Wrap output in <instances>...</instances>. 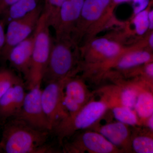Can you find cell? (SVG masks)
Instances as JSON below:
<instances>
[{"label": "cell", "mask_w": 153, "mask_h": 153, "mask_svg": "<svg viewBox=\"0 0 153 153\" xmlns=\"http://www.w3.org/2000/svg\"><path fill=\"white\" fill-rule=\"evenodd\" d=\"M144 44L141 41L130 47H126L108 71L114 70L112 72H123L153 62V51L148 49Z\"/></svg>", "instance_id": "7c38bea8"}, {"label": "cell", "mask_w": 153, "mask_h": 153, "mask_svg": "<svg viewBox=\"0 0 153 153\" xmlns=\"http://www.w3.org/2000/svg\"><path fill=\"white\" fill-rule=\"evenodd\" d=\"M131 1L132 0H111L109 7L107 11V13L110 16H112L114 13V11L117 6L119 5L120 4L130 1Z\"/></svg>", "instance_id": "484cf974"}, {"label": "cell", "mask_w": 153, "mask_h": 153, "mask_svg": "<svg viewBox=\"0 0 153 153\" xmlns=\"http://www.w3.org/2000/svg\"><path fill=\"white\" fill-rule=\"evenodd\" d=\"M25 83L11 87L0 97V120L15 117L22 109L26 93Z\"/></svg>", "instance_id": "2e32d148"}, {"label": "cell", "mask_w": 153, "mask_h": 153, "mask_svg": "<svg viewBox=\"0 0 153 153\" xmlns=\"http://www.w3.org/2000/svg\"><path fill=\"white\" fill-rule=\"evenodd\" d=\"M75 75L67 78L63 89V103L68 115L78 111L93 98L85 79Z\"/></svg>", "instance_id": "8fae6325"}, {"label": "cell", "mask_w": 153, "mask_h": 153, "mask_svg": "<svg viewBox=\"0 0 153 153\" xmlns=\"http://www.w3.org/2000/svg\"><path fill=\"white\" fill-rule=\"evenodd\" d=\"M111 0H84L80 16L71 39L79 46L94 37L100 30Z\"/></svg>", "instance_id": "8992f818"}, {"label": "cell", "mask_w": 153, "mask_h": 153, "mask_svg": "<svg viewBox=\"0 0 153 153\" xmlns=\"http://www.w3.org/2000/svg\"><path fill=\"white\" fill-rule=\"evenodd\" d=\"M70 76L48 82L41 91V104L51 131L58 123L68 115L63 103V89L66 79Z\"/></svg>", "instance_id": "9c48e42d"}, {"label": "cell", "mask_w": 153, "mask_h": 153, "mask_svg": "<svg viewBox=\"0 0 153 153\" xmlns=\"http://www.w3.org/2000/svg\"><path fill=\"white\" fill-rule=\"evenodd\" d=\"M79 46L69 39H52L49 59L43 76L46 83L76 75L79 71Z\"/></svg>", "instance_id": "3957f363"}, {"label": "cell", "mask_w": 153, "mask_h": 153, "mask_svg": "<svg viewBox=\"0 0 153 153\" xmlns=\"http://www.w3.org/2000/svg\"><path fill=\"white\" fill-rule=\"evenodd\" d=\"M151 0H132L134 16L147 7Z\"/></svg>", "instance_id": "cb8c5ba5"}, {"label": "cell", "mask_w": 153, "mask_h": 153, "mask_svg": "<svg viewBox=\"0 0 153 153\" xmlns=\"http://www.w3.org/2000/svg\"><path fill=\"white\" fill-rule=\"evenodd\" d=\"M114 117L117 121L131 127L142 126L140 121L134 109L123 105L111 107Z\"/></svg>", "instance_id": "ffe728a7"}, {"label": "cell", "mask_w": 153, "mask_h": 153, "mask_svg": "<svg viewBox=\"0 0 153 153\" xmlns=\"http://www.w3.org/2000/svg\"><path fill=\"white\" fill-rule=\"evenodd\" d=\"M131 137V152L153 153V132L141 126L132 127Z\"/></svg>", "instance_id": "e0dca14e"}, {"label": "cell", "mask_w": 153, "mask_h": 153, "mask_svg": "<svg viewBox=\"0 0 153 153\" xmlns=\"http://www.w3.org/2000/svg\"><path fill=\"white\" fill-rule=\"evenodd\" d=\"M143 125L151 131L153 132V114L143 121L142 126Z\"/></svg>", "instance_id": "83f0119b"}, {"label": "cell", "mask_w": 153, "mask_h": 153, "mask_svg": "<svg viewBox=\"0 0 153 153\" xmlns=\"http://www.w3.org/2000/svg\"><path fill=\"white\" fill-rule=\"evenodd\" d=\"M63 145V152L68 153H120L101 134L91 129L77 132Z\"/></svg>", "instance_id": "52a82bcc"}, {"label": "cell", "mask_w": 153, "mask_h": 153, "mask_svg": "<svg viewBox=\"0 0 153 153\" xmlns=\"http://www.w3.org/2000/svg\"><path fill=\"white\" fill-rule=\"evenodd\" d=\"M24 83L13 71L8 68H0V97L14 85Z\"/></svg>", "instance_id": "603a6c76"}, {"label": "cell", "mask_w": 153, "mask_h": 153, "mask_svg": "<svg viewBox=\"0 0 153 153\" xmlns=\"http://www.w3.org/2000/svg\"><path fill=\"white\" fill-rule=\"evenodd\" d=\"M50 26L42 13L34 31L35 41L29 76L27 82L29 90L41 85L51 49L52 39Z\"/></svg>", "instance_id": "5b68a950"}, {"label": "cell", "mask_w": 153, "mask_h": 153, "mask_svg": "<svg viewBox=\"0 0 153 153\" xmlns=\"http://www.w3.org/2000/svg\"><path fill=\"white\" fill-rule=\"evenodd\" d=\"M148 19L149 22V32L153 31V10L151 8L148 13Z\"/></svg>", "instance_id": "f1b7e54d"}, {"label": "cell", "mask_w": 153, "mask_h": 153, "mask_svg": "<svg viewBox=\"0 0 153 153\" xmlns=\"http://www.w3.org/2000/svg\"><path fill=\"white\" fill-rule=\"evenodd\" d=\"M39 0H19L9 6L0 17L5 25L15 19L26 16L34 10L38 5Z\"/></svg>", "instance_id": "ac0fdd59"}, {"label": "cell", "mask_w": 153, "mask_h": 153, "mask_svg": "<svg viewBox=\"0 0 153 153\" xmlns=\"http://www.w3.org/2000/svg\"><path fill=\"white\" fill-rule=\"evenodd\" d=\"M131 127L119 121L100 125V123L90 129L98 132L123 153L131 152Z\"/></svg>", "instance_id": "5bb4252c"}, {"label": "cell", "mask_w": 153, "mask_h": 153, "mask_svg": "<svg viewBox=\"0 0 153 153\" xmlns=\"http://www.w3.org/2000/svg\"><path fill=\"white\" fill-rule=\"evenodd\" d=\"M134 109L139 118L142 126L143 121L153 114L152 88L147 85L141 88Z\"/></svg>", "instance_id": "d6986e66"}, {"label": "cell", "mask_w": 153, "mask_h": 153, "mask_svg": "<svg viewBox=\"0 0 153 153\" xmlns=\"http://www.w3.org/2000/svg\"><path fill=\"white\" fill-rule=\"evenodd\" d=\"M49 131L38 129L13 118L4 126L0 146L7 153L57 152L46 144Z\"/></svg>", "instance_id": "7a4b0ae2"}, {"label": "cell", "mask_w": 153, "mask_h": 153, "mask_svg": "<svg viewBox=\"0 0 153 153\" xmlns=\"http://www.w3.org/2000/svg\"><path fill=\"white\" fill-rule=\"evenodd\" d=\"M41 85H37L26 94L22 109L15 118L41 130L51 131V127L41 102Z\"/></svg>", "instance_id": "30bf717a"}, {"label": "cell", "mask_w": 153, "mask_h": 153, "mask_svg": "<svg viewBox=\"0 0 153 153\" xmlns=\"http://www.w3.org/2000/svg\"><path fill=\"white\" fill-rule=\"evenodd\" d=\"M152 5L153 1L151 0L146 8L134 16L132 22L134 25V33L137 36H143L149 32L148 13Z\"/></svg>", "instance_id": "7402d4cb"}, {"label": "cell", "mask_w": 153, "mask_h": 153, "mask_svg": "<svg viewBox=\"0 0 153 153\" xmlns=\"http://www.w3.org/2000/svg\"><path fill=\"white\" fill-rule=\"evenodd\" d=\"M19 0H0V16L12 4Z\"/></svg>", "instance_id": "4316f807"}, {"label": "cell", "mask_w": 153, "mask_h": 153, "mask_svg": "<svg viewBox=\"0 0 153 153\" xmlns=\"http://www.w3.org/2000/svg\"><path fill=\"white\" fill-rule=\"evenodd\" d=\"M34 41V32L31 36L13 47L5 59L12 67L24 76L26 81L30 72Z\"/></svg>", "instance_id": "9a60e30c"}, {"label": "cell", "mask_w": 153, "mask_h": 153, "mask_svg": "<svg viewBox=\"0 0 153 153\" xmlns=\"http://www.w3.org/2000/svg\"><path fill=\"white\" fill-rule=\"evenodd\" d=\"M42 12L43 6L39 5L26 16L8 23L5 32V44L1 55L4 60L13 47L34 33Z\"/></svg>", "instance_id": "ba28073f"}, {"label": "cell", "mask_w": 153, "mask_h": 153, "mask_svg": "<svg viewBox=\"0 0 153 153\" xmlns=\"http://www.w3.org/2000/svg\"><path fill=\"white\" fill-rule=\"evenodd\" d=\"M110 108L109 105L103 98H92L76 112L69 114L55 126L52 130L59 142L68 138L77 132L90 129L99 123Z\"/></svg>", "instance_id": "277c9868"}, {"label": "cell", "mask_w": 153, "mask_h": 153, "mask_svg": "<svg viewBox=\"0 0 153 153\" xmlns=\"http://www.w3.org/2000/svg\"><path fill=\"white\" fill-rule=\"evenodd\" d=\"M66 0H44L43 13L50 27L55 28L60 9Z\"/></svg>", "instance_id": "44dd1931"}, {"label": "cell", "mask_w": 153, "mask_h": 153, "mask_svg": "<svg viewBox=\"0 0 153 153\" xmlns=\"http://www.w3.org/2000/svg\"><path fill=\"white\" fill-rule=\"evenodd\" d=\"M84 0H66L60 9L54 30L55 39H68L77 24Z\"/></svg>", "instance_id": "4fadbf2b"}, {"label": "cell", "mask_w": 153, "mask_h": 153, "mask_svg": "<svg viewBox=\"0 0 153 153\" xmlns=\"http://www.w3.org/2000/svg\"><path fill=\"white\" fill-rule=\"evenodd\" d=\"M5 25L1 19H0V56L5 44L6 32L4 30Z\"/></svg>", "instance_id": "d4e9b609"}, {"label": "cell", "mask_w": 153, "mask_h": 153, "mask_svg": "<svg viewBox=\"0 0 153 153\" xmlns=\"http://www.w3.org/2000/svg\"><path fill=\"white\" fill-rule=\"evenodd\" d=\"M126 47L107 36H94L82 43L79 47V68L83 72L82 78L100 81Z\"/></svg>", "instance_id": "6da1fadb"}, {"label": "cell", "mask_w": 153, "mask_h": 153, "mask_svg": "<svg viewBox=\"0 0 153 153\" xmlns=\"http://www.w3.org/2000/svg\"><path fill=\"white\" fill-rule=\"evenodd\" d=\"M2 152V150L1 148V146H0V153Z\"/></svg>", "instance_id": "f546056e"}]
</instances>
